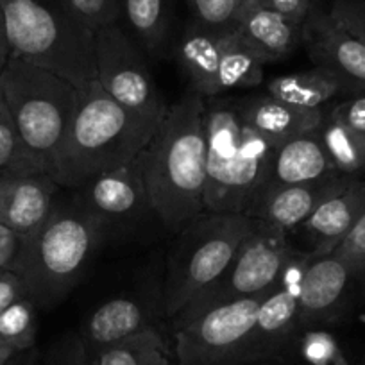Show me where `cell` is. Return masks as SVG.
I'll use <instances>...</instances> for the list:
<instances>
[{"label": "cell", "instance_id": "29", "mask_svg": "<svg viewBox=\"0 0 365 365\" xmlns=\"http://www.w3.org/2000/svg\"><path fill=\"white\" fill-rule=\"evenodd\" d=\"M40 365H97L79 331H68L51 344L40 356Z\"/></svg>", "mask_w": 365, "mask_h": 365}, {"label": "cell", "instance_id": "1", "mask_svg": "<svg viewBox=\"0 0 365 365\" xmlns=\"http://www.w3.org/2000/svg\"><path fill=\"white\" fill-rule=\"evenodd\" d=\"M206 99L188 90L168 106L156 133L140 154L143 182L154 215L179 231L205 213Z\"/></svg>", "mask_w": 365, "mask_h": 365}, {"label": "cell", "instance_id": "10", "mask_svg": "<svg viewBox=\"0 0 365 365\" xmlns=\"http://www.w3.org/2000/svg\"><path fill=\"white\" fill-rule=\"evenodd\" d=\"M244 297L195 315L174 326L178 365H242L249 335L263 297Z\"/></svg>", "mask_w": 365, "mask_h": 365}, {"label": "cell", "instance_id": "21", "mask_svg": "<svg viewBox=\"0 0 365 365\" xmlns=\"http://www.w3.org/2000/svg\"><path fill=\"white\" fill-rule=\"evenodd\" d=\"M237 103L245 120L274 145L294 136L317 131L328 111L326 108L304 110V108L292 106L269 93L237 96Z\"/></svg>", "mask_w": 365, "mask_h": 365}, {"label": "cell", "instance_id": "42", "mask_svg": "<svg viewBox=\"0 0 365 365\" xmlns=\"http://www.w3.org/2000/svg\"><path fill=\"white\" fill-rule=\"evenodd\" d=\"M242 365H274V361H255V364H242Z\"/></svg>", "mask_w": 365, "mask_h": 365}, {"label": "cell", "instance_id": "11", "mask_svg": "<svg viewBox=\"0 0 365 365\" xmlns=\"http://www.w3.org/2000/svg\"><path fill=\"white\" fill-rule=\"evenodd\" d=\"M96 81L108 96L140 117L163 118L168 106L138 43L118 22L96 33Z\"/></svg>", "mask_w": 365, "mask_h": 365}, {"label": "cell", "instance_id": "12", "mask_svg": "<svg viewBox=\"0 0 365 365\" xmlns=\"http://www.w3.org/2000/svg\"><path fill=\"white\" fill-rule=\"evenodd\" d=\"M312 255L297 249L282 278L263 297L244 351V364L279 361L292 346L299 326L303 276Z\"/></svg>", "mask_w": 365, "mask_h": 365}, {"label": "cell", "instance_id": "23", "mask_svg": "<svg viewBox=\"0 0 365 365\" xmlns=\"http://www.w3.org/2000/svg\"><path fill=\"white\" fill-rule=\"evenodd\" d=\"M267 93L304 110H324L326 104L335 97L344 93L351 96L335 76L317 66L304 72L272 77L267 83Z\"/></svg>", "mask_w": 365, "mask_h": 365}, {"label": "cell", "instance_id": "14", "mask_svg": "<svg viewBox=\"0 0 365 365\" xmlns=\"http://www.w3.org/2000/svg\"><path fill=\"white\" fill-rule=\"evenodd\" d=\"M303 43L314 65L335 76L351 96L365 93V45L329 11L308 16L303 24Z\"/></svg>", "mask_w": 365, "mask_h": 365}, {"label": "cell", "instance_id": "24", "mask_svg": "<svg viewBox=\"0 0 365 365\" xmlns=\"http://www.w3.org/2000/svg\"><path fill=\"white\" fill-rule=\"evenodd\" d=\"M97 365H178L160 328H150L97 354Z\"/></svg>", "mask_w": 365, "mask_h": 365}, {"label": "cell", "instance_id": "39", "mask_svg": "<svg viewBox=\"0 0 365 365\" xmlns=\"http://www.w3.org/2000/svg\"><path fill=\"white\" fill-rule=\"evenodd\" d=\"M40 356L36 347L27 351H20V353H15L6 365H40Z\"/></svg>", "mask_w": 365, "mask_h": 365}, {"label": "cell", "instance_id": "16", "mask_svg": "<svg viewBox=\"0 0 365 365\" xmlns=\"http://www.w3.org/2000/svg\"><path fill=\"white\" fill-rule=\"evenodd\" d=\"M356 276V269L335 252L312 256L301 285V328L339 317Z\"/></svg>", "mask_w": 365, "mask_h": 365}, {"label": "cell", "instance_id": "7", "mask_svg": "<svg viewBox=\"0 0 365 365\" xmlns=\"http://www.w3.org/2000/svg\"><path fill=\"white\" fill-rule=\"evenodd\" d=\"M252 227L240 213H202L179 231L168 256L163 310L174 319L226 270Z\"/></svg>", "mask_w": 365, "mask_h": 365}, {"label": "cell", "instance_id": "15", "mask_svg": "<svg viewBox=\"0 0 365 365\" xmlns=\"http://www.w3.org/2000/svg\"><path fill=\"white\" fill-rule=\"evenodd\" d=\"M365 212V181L346 175L339 187L294 231L301 238L299 251L312 256L329 255L349 235Z\"/></svg>", "mask_w": 365, "mask_h": 365}, {"label": "cell", "instance_id": "38", "mask_svg": "<svg viewBox=\"0 0 365 365\" xmlns=\"http://www.w3.org/2000/svg\"><path fill=\"white\" fill-rule=\"evenodd\" d=\"M9 56H11V48H9L8 29H6V16L0 6V68H4Z\"/></svg>", "mask_w": 365, "mask_h": 365}, {"label": "cell", "instance_id": "43", "mask_svg": "<svg viewBox=\"0 0 365 365\" xmlns=\"http://www.w3.org/2000/svg\"><path fill=\"white\" fill-rule=\"evenodd\" d=\"M2 70L4 68H0V77H2ZM0 101H2V83H0Z\"/></svg>", "mask_w": 365, "mask_h": 365}, {"label": "cell", "instance_id": "18", "mask_svg": "<svg viewBox=\"0 0 365 365\" xmlns=\"http://www.w3.org/2000/svg\"><path fill=\"white\" fill-rule=\"evenodd\" d=\"M59 188L51 174L0 175V222L27 238L51 215Z\"/></svg>", "mask_w": 365, "mask_h": 365}, {"label": "cell", "instance_id": "20", "mask_svg": "<svg viewBox=\"0 0 365 365\" xmlns=\"http://www.w3.org/2000/svg\"><path fill=\"white\" fill-rule=\"evenodd\" d=\"M235 29L265 65L289 58L303 41V24L267 8L259 0H245Z\"/></svg>", "mask_w": 365, "mask_h": 365}, {"label": "cell", "instance_id": "19", "mask_svg": "<svg viewBox=\"0 0 365 365\" xmlns=\"http://www.w3.org/2000/svg\"><path fill=\"white\" fill-rule=\"evenodd\" d=\"M346 175L322 182H304V185H283L270 187L258 195L249 208L247 217L258 222L270 224L274 227L292 235L317 206L339 187Z\"/></svg>", "mask_w": 365, "mask_h": 365}, {"label": "cell", "instance_id": "34", "mask_svg": "<svg viewBox=\"0 0 365 365\" xmlns=\"http://www.w3.org/2000/svg\"><path fill=\"white\" fill-rule=\"evenodd\" d=\"M331 115H335L346 128L356 133L365 140V93L353 96L351 99L342 101L331 108Z\"/></svg>", "mask_w": 365, "mask_h": 365}, {"label": "cell", "instance_id": "44", "mask_svg": "<svg viewBox=\"0 0 365 365\" xmlns=\"http://www.w3.org/2000/svg\"><path fill=\"white\" fill-rule=\"evenodd\" d=\"M361 365H365V358H364V361H361Z\"/></svg>", "mask_w": 365, "mask_h": 365}, {"label": "cell", "instance_id": "33", "mask_svg": "<svg viewBox=\"0 0 365 365\" xmlns=\"http://www.w3.org/2000/svg\"><path fill=\"white\" fill-rule=\"evenodd\" d=\"M333 252L349 262L356 269V272L365 269V212Z\"/></svg>", "mask_w": 365, "mask_h": 365}, {"label": "cell", "instance_id": "2", "mask_svg": "<svg viewBox=\"0 0 365 365\" xmlns=\"http://www.w3.org/2000/svg\"><path fill=\"white\" fill-rule=\"evenodd\" d=\"M163 118L140 117L115 103L96 79L77 86V106L52 178L59 187L79 188L91 178L142 154Z\"/></svg>", "mask_w": 365, "mask_h": 365}, {"label": "cell", "instance_id": "32", "mask_svg": "<svg viewBox=\"0 0 365 365\" xmlns=\"http://www.w3.org/2000/svg\"><path fill=\"white\" fill-rule=\"evenodd\" d=\"M329 15L365 45V0H335Z\"/></svg>", "mask_w": 365, "mask_h": 365}, {"label": "cell", "instance_id": "25", "mask_svg": "<svg viewBox=\"0 0 365 365\" xmlns=\"http://www.w3.org/2000/svg\"><path fill=\"white\" fill-rule=\"evenodd\" d=\"M317 135L340 175H358L365 172V140L342 124L331 111H326Z\"/></svg>", "mask_w": 365, "mask_h": 365}, {"label": "cell", "instance_id": "28", "mask_svg": "<svg viewBox=\"0 0 365 365\" xmlns=\"http://www.w3.org/2000/svg\"><path fill=\"white\" fill-rule=\"evenodd\" d=\"M245 0H188L195 22L213 29H235Z\"/></svg>", "mask_w": 365, "mask_h": 365}, {"label": "cell", "instance_id": "40", "mask_svg": "<svg viewBox=\"0 0 365 365\" xmlns=\"http://www.w3.org/2000/svg\"><path fill=\"white\" fill-rule=\"evenodd\" d=\"M15 354V351L4 349V347H0V365H6L9 361V358Z\"/></svg>", "mask_w": 365, "mask_h": 365}, {"label": "cell", "instance_id": "30", "mask_svg": "<svg viewBox=\"0 0 365 365\" xmlns=\"http://www.w3.org/2000/svg\"><path fill=\"white\" fill-rule=\"evenodd\" d=\"M4 174H26V168H24V153L15 122L2 99L0 101V175Z\"/></svg>", "mask_w": 365, "mask_h": 365}, {"label": "cell", "instance_id": "37", "mask_svg": "<svg viewBox=\"0 0 365 365\" xmlns=\"http://www.w3.org/2000/svg\"><path fill=\"white\" fill-rule=\"evenodd\" d=\"M24 296L27 292L19 274L15 270H0V314Z\"/></svg>", "mask_w": 365, "mask_h": 365}, {"label": "cell", "instance_id": "31", "mask_svg": "<svg viewBox=\"0 0 365 365\" xmlns=\"http://www.w3.org/2000/svg\"><path fill=\"white\" fill-rule=\"evenodd\" d=\"M68 2L77 15L96 33L101 27L118 22L122 16V0H68Z\"/></svg>", "mask_w": 365, "mask_h": 365}, {"label": "cell", "instance_id": "5", "mask_svg": "<svg viewBox=\"0 0 365 365\" xmlns=\"http://www.w3.org/2000/svg\"><path fill=\"white\" fill-rule=\"evenodd\" d=\"M11 56L73 86L96 79V31L68 0H0Z\"/></svg>", "mask_w": 365, "mask_h": 365}, {"label": "cell", "instance_id": "3", "mask_svg": "<svg viewBox=\"0 0 365 365\" xmlns=\"http://www.w3.org/2000/svg\"><path fill=\"white\" fill-rule=\"evenodd\" d=\"M206 213L247 215L269 182L272 142L244 118L237 96L206 99Z\"/></svg>", "mask_w": 365, "mask_h": 365}, {"label": "cell", "instance_id": "17", "mask_svg": "<svg viewBox=\"0 0 365 365\" xmlns=\"http://www.w3.org/2000/svg\"><path fill=\"white\" fill-rule=\"evenodd\" d=\"M160 314L165 315L163 304H154V297L118 296L91 312L79 333L88 351L97 356L113 344L145 329L158 328Z\"/></svg>", "mask_w": 365, "mask_h": 365}, {"label": "cell", "instance_id": "41", "mask_svg": "<svg viewBox=\"0 0 365 365\" xmlns=\"http://www.w3.org/2000/svg\"><path fill=\"white\" fill-rule=\"evenodd\" d=\"M356 282L360 283V289H361V297H365V269H361L356 276Z\"/></svg>", "mask_w": 365, "mask_h": 365}, {"label": "cell", "instance_id": "27", "mask_svg": "<svg viewBox=\"0 0 365 365\" xmlns=\"http://www.w3.org/2000/svg\"><path fill=\"white\" fill-rule=\"evenodd\" d=\"M38 310L29 296L16 299L0 314V347L20 351L33 349L38 333Z\"/></svg>", "mask_w": 365, "mask_h": 365}, {"label": "cell", "instance_id": "36", "mask_svg": "<svg viewBox=\"0 0 365 365\" xmlns=\"http://www.w3.org/2000/svg\"><path fill=\"white\" fill-rule=\"evenodd\" d=\"M24 238L0 222V270H15Z\"/></svg>", "mask_w": 365, "mask_h": 365}, {"label": "cell", "instance_id": "9", "mask_svg": "<svg viewBox=\"0 0 365 365\" xmlns=\"http://www.w3.org/2000/svg\"><path fill=\"white\" fill-rule=\"evenodd\" d=\"M289 237L279 227L252 220L251 231L226 270L172 319V326L190 321L219 304L258 296L272 289L297 251Z\"/></svg>", "mask_w": 365, "mask_h": 365}, {"label": "cell", "instance_id": "13", "mask_svg": "<svg viewBox=\"0 0 365 365\" xmlns=\"http://www.w3.org/2000/svg\"><path fill=\"white\" fill-rule=\"evenodd\" d=\"M77 197L104 227H129L153 213L149 194L143 182L140 156L113 170L91 178L76 188Z\"/></svg>", "mask_w": 365, "mask_h": 365}, {"label": "cell", "instance_id": "26", "mask_svg": "<svg viewBox=\"0 0 365 365\" xmlns=\"http://www.w3.org/2000/svg\"><path fill=\"white\" fill-rule=\"evenodd\" d=\"M122 15L140 43L160 54L168 34L167 0H122Z\"/></svg>", "mask_w": 365, "mask_h": 365}, {"label": "cell", "instance_id": "8", "mask_svg": "<svg viewBox=\"0 0 365 365\" xmlns=\"http://www.w3.org/2000/svg\"><path fill=\"white\" fill-rule=\"evenodd\" d=\"M175 59L190 81V90L202 99L259 86L265 79V61L237 29H213L195 20L182 31Z\"/></svg>", "mask_w": 365, "mask_h": 365}, {"label": "cell", "instance_id": "4", "mask_svg": "<svg viewBox=\"0 0 365 365\" xmlns=\"http://www.w3.org/2000/svg\"><path fill=\"white\" fill-rule=\"evenodd\" d=\"M106 227L79 197L58 199L43 224L24 238L15 272L40 310L56 307L83 278Z\"/></svg>", "mask_w": 365, "mask_h": 365}, {"label": "cell", "instance_id": "35", "mask_svg": "<svg viewBox=\"0 0 365 365\" xmlns=\"http://www.w3.org/2000/svg\"><path fill=\"white\" fill-rule=\"evenodd\" d=\"M259 2L296 24H304L314 13V0H259Z\"/></svg>", "mask_w": 365, "mask_h": 365}, {"label": "cell", "instance_id": "6", "mask_svg": "<svg viewBox=\"0 0 365 365\" xmlns=\"http://www.w3.org/2000/svg\"><path fill=\"white\" fill-rule=\"evenodd\" d=\"M0 83L19 133L26 174H52L76 113L77 86L15 56H9Z\"/></svg>", "mask_w": 365, "mask_h": 365}, {"label": "cell", "instance_id": "22", "mask_svg": "<svg viewBox=\"0 0 365 365\" xmlns=\"http://www.w3.org/2000/svg\"><path fill=\"white\" fill-rule=\"evenodd\" d=\"M317 131L294 136L274 149L267 188L322 182L339 178Z\"/></svg>", "mask_w": 365, "mask_h": 365}]
</instances>
